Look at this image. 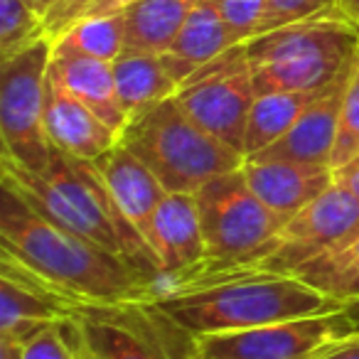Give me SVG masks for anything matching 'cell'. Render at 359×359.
Returning a JSON list of instances; mask_svg holds the SVG:
<instances>
[{"mask_svg":"<svg viewBox=\"0 0 359 359\" xmlns=\"http://www.w3.org/2000/svg\"><path fill=\"white\" fill-rule=\"evenodd\" d=\"M148 303L163 310L192 337L249 330L342 308L295 276H251L219 280L158 293L148 298Z\"/></svg>","mask_w":359,"mask_h":359,"instance_id":"cell-3","label":"cell"},{"mask_svg":"<svg viewBox=\"0 0 359 359\" xmlns=\"http://www.w3.org/2000/svg\"><path fill=\"white\" fill-rule=\"evenodd\" d=\"M55 6V0H32V8H35L37 13H40L42 18L50 13V8Z\"/></svg>","mask_w":359,"mask_h":359,"instance_id":"cell-36","label":"cell"},{"mask_svg":"<svg viewBox=\"0 0 359 359\" xmlns=\"http://www.w3.org/2000/svg\"><path fill=\"white\" fill-rule=\"evenodd\" d=\"M229 47L234 45H231L224 15H222V0H200L170 45V50L160 57L170 76L177 84H182L202 65L219 57Z\"/></svg>","mask_w":359,"mask_h":359,"instance_id":"cell-18","label":"cell"},{"mask_svg":"<svg viewBox=\"0 0 359 359\" xmlns=\"http://www.w3.org/2000/svg\"><path fill=\"white\" fill-rule=\"evenodd\" d=\"M126 50V18L123 13L79 20L52 42L57 55H84L94 60L114 62Z\"/></svg>","mask_w":359,"mask_h":359,"instance_id":"cell-24","label":"cell"},{"mask_svg":"<svg viewBox=\"0 0 359 359\" xmlns=\"http://www.w3.org/2000/svg\"><path fill=\"white\" fill-rule=\"evenodd\" d=\"M22 359H74L65 334L60 332V325L42 330L40 334L20 347Z\"/></svg>","mask_w":359,"mask_h":359,"instance_id":"cell-29","label":"cell"},{"mask_svg":"<svg viewBox=\"0 0 359 359\" xmlns=\"http://www.w3.org/2000/svg\"><path fill=\"white\" fill-rule=\"evenodd\" d=\"M195 202L207 244L205 261H231L254 254L285 224L251 190L241 168L205 182L195 192Z\"/></svg>","mask_w":359,"mask_h":359,"instance_id":"cell-9","label":"cell"},{"mask_svg":"<svg viewBox=\"0 0 359 359\" xmlns=\"http://www.w3.org/2000/svg\"><path fill=\"white\" fill-rule=\"evenodd\" d=\"M27 3H30V6H32V0H27Z\"/></svg>","mask_w":359,"mask_h":359,"instance_id":"cell-38","label":"cell"},{"mask_svg":"<svg viewBox=\"0 0 359 359\" xmlns=\"http://www.w3.org/2000/svg\"><path fill=\"white\" fill-rule=\"evenodd\" d=\"M0 359H22L20 347L13 342H0Z\"/></svg>","mask_w":359,"mask_h":359,"instance_id":"cell-35","label":"cell"},{"mask_svg":"<svg viewBox=\"0 0 359 359\" xmlns=\"http://www.w3.org/2000/svg\"><path fill=\"white\" fill-rule=\"evenodd\" d=\"M109 187L111 197L123 212L128 224L145 239V231L150 226L155 210L165 200L168 190L160 185V180L148 170V165L140 163L126 145L116 143L104 155L94 160ZM148 244V241H145Z\"/></svg>","mask_w":359,"mask_h":359,"instance_id":"cell-17","label":"cell"},{"mask_svg":"<svg viewBox=\"0 0 359 359\" xmlns=\"http://www.w3.org/2000/svg\"><path fill=\"white\" fill-rule=\"evenodd\" d=\"M334 180H337L342 187H347V190L359 200V155H354L347 165L334 170Z\"/></svg>","mask_w":359,"mask_h":359,"instance_id":"cell-33","label":"cell"},{"mask_svg":"<svg viewBox=\"0 0 359 359\" xmlns=\"http://www.w3.org/2000/svg\"><path fill=\"white\" fill-rule=\"evenodd\" d=\"M0 185L11 187L47 219L123 256L145 276L150 288L160 280L163 271L158 259L118 210L94 160L74 158L52 148L50 168L45 172H35L3 155Z\"/></svg>","mask_w":359,"mask_h":359,"instance_id":"cell-2","label":"cell"},{"mask_svg":"<svg viewBox=\"0 0 359 359\" xmlns=\"http://www.w3.org/2000/svg\"><path fill=\"white\" fill-rule=\"evenodd\" d=\"M344 313H347L349 318H352L354 323L359 325V300H352V303H347V305H344Z\"/></svg>","mask_w":359,"mask_h":359,"instance_id":"cell-37","label":"cell"},{"mask_svg":"<svg viewBox=\"0 0 359 359\" xmlns=\"http://www.w3.org/2000/svg\"><path fill=\"white\" fill-rule=\"evenodd\" d=\"M266 13V0H222V15L231 45H246L259 35Z\"/></svg>","mask_w":359,"mask_h":359,"instance_id":"cell-28","label":"cell"},{"mask_svg":"<svg viewBox=\"0 0 359 359\" xmlns=\"http://www.w3.org/2000/svg\"><path fill=\"white\" fill-rule=\"evenodd\" d=\"M50 62L52 40L42 37L27 50L3 62V76H0L3 155L35 172H45L52 158V143L45 130Z\"/></svg>","mask_w":359,"mask_h":359,"instance_id":"cell-8","label":"cell"},{"mask_svg":"<svg viewBox=\"0 0 359 359\" xmlns=\"http://www.w3.org/2000/svg\"><path fill=\"white\" fill-rule=\"evenodd\" d=\"M50 74L72 96H76L81 104L89 106L101 121H106L111 128L121 133L128 116H126L123 106L118 101V91H116L114 62L94 60V57L84 55H57V52H52Z\"/></svg>","mask_w":359,"mask_h":359,"instance_id":"cell-19","label":"cell"},{"mask_svg":"<svg viewBox=\"0 0 359 359\" xmlns=\"http://www.w3.org/2000/svg\"><path fill=\"white\" fill-rule=\"evenodd\" d=\"M200 0H135L123 11L126 50L163 55Z\"/></svg>","mask_w":359,"mask_h":359,"instance_id":"cell-20","label":"cell"},{"mask_svg":"<svg viewBox=\"0 0 359 359\" xmlns=\"http://www.w3.org/2000/svg\"><path fill=\"white\" fill-rule=\"evenodd\" d=\"M45 22L27 0H0V57L3 62L15 57L42 40Z\"/></svg>","mask_w":359,"mask_h":359,"instance_id":"cell-25","label":"cell"},{"mask_svg":"<svg viewBox=\"0 0 359 359\" xmlns=\"http://www.w3.org/2000/svg\"><path fill=\"white\" fill-rule=\"evenodd\" d=\"M45 130L52 148L84 160H96L118 143V130L101 121L47 72Z\"/></svg>","mask_w":359,"mask_h":359,"instance_id":"cell-16","label":"cell"},{"mask_svg":"<svg viewBox=\"0 0 359 359\" xmlns=\"http://www.w3.org/2000/svg\"><path fill=\"white\" fill-rule=\"evenodd\" d=\"M150 251L163 271L160 280L177 276L207 259L200 212L192 192H168L145 231Z\"/></svg>","mask_w":359,"mask_h":359,"instance_id":"cell-15","label":"cell"},{"mask_svg":"<svg viewBox=\"0 0 359 359\" xmlns=\"http://www.w3.org/2000/svg\"><path fill=\"white\" fill-rule=\"evenodd\" d=\"M330 11H337V0H266V13L261 20L259 35Z\"/></svg>","mask_w":359,"mask_h":359,"instance_id":"cell-27","label":"cell"},{"mask_svg":"<svg viewBox=\"0 0 359 359\" xmlns=\"http://www.w3.org/2000/svg\"><path fill=\"white\" fill-rule=\"evenodd\" d=\"M293 276L342 308L359 300V234L310 259Z\"/></svg>","mask_w":359,"mask_h":359,"instance_id":"cell-22","label":"cell"},{"mask_svg":"<svg viewBox=\"0 0 359 359\" xmlns=\"http://www.w3.org/2000/svg\"><path fill=\"white\" fill-rule=\"evenodd\" d=\"M359 57V55H357ZM357 62V60H354ZM354 65L344 74H339L323 94L303 111L298 121L290 126L285 135H280L276 143L259 153L249 155L256 160H295V163H310V165H330L337 140V123L339 111H342L344 89H347L349 74ZM332 168V165H330Z\"/></svg>","mask_w":359,"mask_h":359,"instance_id":"cell-13","label":"cell"},{"mask_svg":"<svg viewBox=\"0 0 359 359\" xmlns=\"http://www.w3.org/2000/svg\"><path fill=\"white\" fill-rule=\"evenodd\" d=\"M0 251L76 305L148 300L150 283L133 264L96 241L47 219L0 185Z\"/></svg>","mask_w":359,"mask_h":359,"instance_id":"cell-1","label":"cell"},{"mask_svg":"<svg viewBox=\"0 0 359 359\" xmlns=\"http://www.w3.org/2000/svg\"><path fill=\"white\" fill-rule=\"evenodd\" d=\"M359 325L344 308L320 315L269 323L234 332H215L195 337L197 359H315L323 349L349 334Z\"/></svg>","mask_w":359,"mask_h":359,"instance_id":"cell-11","label":"cell"},{"mask_svg":"<svg viewBox=\"0 0 359 359\" xmlns=\"http://www.w3.org/2000/svg\"><path fill=\"white\" fill-rule=\"evenodd\" d=\"M60 332L74 359H197L195 337L148 300L76 305Z\"/></svg>","mask_w":359,"mask_h":359,"instance_id":"cell-7","label":"cell"},{"mask_svg":"<svg viewBox=\"0 0 359 359\" xmlns=\"http://www.w3.org/2000/svg\"><path fill=\"white\" fill-rule=\"evenodd\" d=\"M337 8L344 18H349L359 27V0H337Z\"/></svg>","mask_w":359,"mask_h":359,"instance_id":"cell-34","label":"cell"},{"mask_svg":"<svg viewBox=\"0 0 359 359\" xmlns=\"http://www.w3.org/2000/svg\"><path fill=\"white\" fill-rule=\"evenodd\" d=\"M114 79L118 101L128 118L158 101L175 96L180 89V84L165 69L163 57L153 52L123 50V55L114 60Z\"/></svg>","mask_w":359,"mask_h":359,"instance_id":"cell-21","label":"cell"},{"mask_svg":"<svg viewBox=\"0 0 359 359\" xmlns=\"http://www.w3.org/2000/svg\"><path fill=\"white\" fill-rule=\"evenodd\" d=\"M72 303L18 259L0 251V342L22 347L69 318Z\"/></svg>","mask_w":359,"mask_h":359,"instance_id":"cell-12","label":"cell"},{"mask_svg":"<svg viewBox=\"0 0 359 359\" xmlns=\"http://www.w3.org/2000/svg\"><path fill=\"white\" fill-rule=\"evenodd\" d=\"M168 192H192L244 165V153L207 133L175 96L133 114L118 133Z\"/></svg>","mask_w":359,"mask_h":359,"instance_id":"cell-6","label":"cell"},{"mask_svg":"<svg viewBox=\"0 0 359 359\" xmlns=\"http://www.w3.org/2000/svg\"><path fill=\"white\" fill-rule=\"evenodd\" d=\"M354 234H359V200L334 180L325 195L290 217L278 234L254 254L231 261H200L182 273L158 280L148 298L251 276H293L310 259L344 244Z\"/></svg>","mask_w":359,"mask_h":359,"instance_id":"cell-4","label":"cell"},{"mask_svg":"<svg viewBox=\"0 0 359 359\" xmlns=\"http://www.w3.org/2000/svg\"><path fill=\"white\" fill-rule=\"evenodd\" d=\"M359 155V57L354 62V69L349 74L347 89H344L342 111H339L337 123V140L332 150V170H339L349 160Z\"/></svg>","mask_w":359,"mask_h":359,"instance_id":"cell-26","label":"cell"},{"mask_svg":"<svg viewBox=\"0 0 359 359\" xmlns=\"http://www.w3.org/2000/svg\"><path fill=\"white\" fill-rule=\"evenodd\" d=\"M315 359H359V332L330 344V347L323 349Z\"/></svg>","mask_w":359,"mask_h":359,"instance_id":"cell-31","label":"cell"},{"mask_svg":"<svg viewBox=\"0 0 359 359\" xmlns=\"http://www.w3.org/2000/svg\"><path fill=\"white\" fill-rule=\"evenodd\" d=\"M327 89V86H325ZM320 91H276V94L256 96L254 106H251L249 123H246L244 135V155L259 153V150L269 148L271 143L285 135L290 126L303 116V111L313 104Z\"/></svg>","mask_w":359,"mask_h":359,"instance_id":"cell-23","label":"cell"},{"mask_svg":"<svg viewBox=\"0 0 359 359\" xmlns=\"http://www.w3.org/2000/svg\"><path fill=\"white\" fill-rule=\"evenodd\" d=\"M359 27L330 11L246 42L256 96L276 91H320L354 65Z\"/></svg>","mask_w":359,"mask_h":359,"instance_id":"cell-5","label":"cell"},{"mask_svg":"<svg viewBox=\"0 0 359 359\" xmlns=\"http://www.w3.org/2000/svg\"><path fill=\"white\" fill-rule=\"evenodd\" d=\"M241 170L259 200L283 222L305 210L334 185V170L330 165L246 158Z\"/></svg>","mask_w":359,"mask_h":359,"instance_id":"cell-14","label":"cell"},{"mask_svg":"<svg viewBox=\"0 0 359 359\" xmlns=\"http://www.w3.org/2000/svg\"><path fill=\"white\" fill-rule=\"evenodd\" d=\"M175 99L207 133L244 153L246 123L256 101L246 45L229 47L202 65L180 84Z\"/></svg>","mask_w":359,"mask_h":359,"instance_id":"cell-10","label":"cell"},{"mask_svg":"<svg viewBox=\"0 0 359 359\" xmlns=\"http://www.w3.org/2000/svg\"><path fill=\"white\" fill-rule=\"evenodd\" d=\"M130 3H135V0H91V6L81 13L79 20H91V18H104V15H114V13H123Z\"/></svg>","mask_w":359,"mask_h":359,"instance_id":"cell-32","label":"cell"},{"mask_svg":"<svg viewBox=\"0 0 359 359\" xmlns=\"http://www.w3.org/2000/svg\"><path fill=\"white\" fill-rule=\"evenodd\" d=\"M91 6V0H55V6L50 8L42 22H45V35L50 37L52 42L60 40L76 20L79 15Z\"/></svg>","mask_w":359,"mask_h":359,"instance_id":"cell-30","label":"cell"}]
</instances>
